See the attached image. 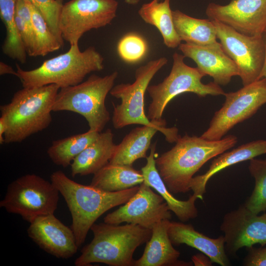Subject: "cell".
<instances>
[{"label":"cell","instance_id":"1","mask_svg":"<svg viewBox=\"0 0 266 266\" xmlns=\"http://www.w3.org/2000/svg\"><path fill=\"white\" fill-rule=\"evenodd\" d=\"M237 137L229 135L218 140L186 134L175 145L155 159L156 167L167 189L172 194L186 193L194 175L208 161L233 147Z\"/></svg>","mask_w":266,"mask_h":266},{"label":"cell","instance_id":"38","mask_svg":"<svg viewBox=\"0 0 266 266\" xmlns=\"http://www.w3.org/2000/svg\"><path fill=\"white\" fill-rule=\"evenodd\" d=\"M6 127L3 120L0 117V144L2 145L4 141V134L6 132Z\"/></svg>","mask_w":266,"mask_h":266},{"label":"cell","instance_id":"24","mask_svg":"<svg viewBox=\"0 0 266 266\" xmlns=\"http://www.w3.org/2000/svg\"><path fill=\"white\" fill-rule=\"evenodd\" d=\"M172 17L176 32L181 41L201 46L219 42L212 20L196 18L178 9L172 10Z\"/></svg>","mask_w":266,"mask_h":266},{"label":"cell","instance_id":"2","mask_svg":"<svg viewBox=\"0 0 266 266\" xmlns=\"http://www.w3.org/2000/svg\"><path fill=\"white\" fill-rule=\"evenodd\" d=\"M51 182L65 199L72 218L71 228L80 247L96 220L105 212L127 202L138 191L136 186L119 192H106L79 184L61 170L53 172Z\"/></svg>","mask_w":266,"mask_h":266},{"label":"cell","instance_id":"40","mask_svg":"<svg viewBox=\"0 0 266 266\" xmlns=\"http://www.w3.org/2000/svg\"><path fill=\"white\" fill-rule=\"evenodd\" d=\"M125 2L131 5H134L137 4L140 0H124Z\"/></svg>","mask_w":266,"mask_h":266},{"label":"cell","instance_id":"33","mask_svg":"<svg viewBox=\"0 0 266 266\" xmlns=\"http://www.w3.org/2000/svg\"><path fill=\"white\" fill-rule=\"evenodd\" d=\"M15 22L20 37L27 54L30 56L34 44V36L32 26L23 21L15 12Z\"/></svg>","mask_w":266,"mask_h":266},{"label":"cell","instance_id":"35","mask_svg":"<svg viewBox=\"0 0 266 266\" xmlns=\"http://www.w3.org/2000/svg\"><path fill=\"white\" fill-rule=\"evenodd\" d=\"M16 14L30 26H32V10L27 0H17Z\"/></svg>","mask_w":266,"mask_h":266},{"label":"cell","instance_id":"36","mask_svg":"<svg viewBox=\"0 0 266 266\" xmlns=\"http://www.w3.org/2000/svg\"><path fill=\"white\" fill-rule=\"evenodd\" d=\"M208 258L202 254H197L192 257V260L195 266H211L212 262Z\"/></svg>","mask_w":266,"mask_h":266},{"label":"cell","instance_id":"6","mask_svg":"<svg viewBox=\"0 0 266 266\" xmlns=\"http://www.w3.org/2000/svg\"><path fill=\"white\" fill-rule=\"evenodd\" d=\"M118 74L117 71L103 77L93 74L77 85L61 88L52 111H68L78 113L86 120L89 130L101 133L110 119L105 101Z\"/></svg>","mask_w":266,"mask_h":266},{"label":"cell","instance_id":"5","mask_svg":"<svg viewBox=\"0 0 266 266\" xmlns=\"http://www.w3.org/2000/svg\"><path fill=\"white\" fill-rule=\"evenodd\" d=\"M103 58L96 49L83 51L78 44L71 45L66 52L45 60L35 69L25 70L16 64L17 76L24 88L56 84L61 88L81 83L87 75L103 68Z\"/></svg>","mask_w":266,"mask_h":266},{"label":"cell","instance_id":"21","mask_svg":"<svg viewBox=\"0 0 266 266\" xmlns=\"http://www.w3.org/2000/svg\"><path fill=\"white\" fill-rule=\"evenodd\" d=\"M264 154H266V140H263L250 142L222 153L212 162L205 173L192 178L190 187L193 192V195L198 199L202 200L206 184L214 174L231 166Z\"/></svg>","mask_w":266,"mask_h":266},{"label":"cell","instance_id":"9","mask_svg":"<svg viewBox=\"0 0 266 266\" xmlns=\"http://www.w3.org/2000/svg\"><path fill=\"white\" fill-rule=\"evenodd\" d=\"M167 63L166 57L150 61L136 69L133 83H121L113 86L110 95L121 100L120 104H113L112 122L116 129L132 124H154L153 121L149 120L144 111V95L154 76Z\"/></svg>","mask_w":266,"mask_h":266},{"label":"cell","instance_id":"41","mask_svg":"<svg viewBox=\"0 0 266 266\" xmlns=\"http://www.w3.org/2000/svg\"><path fill=\"white\" fill-rule=\"evenodd\" d=\"M159 0V1H162V0Z\"/></svg>","mask_w":266,"mask_h":266},{"label":"cell","instance_id":"14","mask_svg":"<svg viewBox=\"0 0 266 266\" xmlns=\"http://www.w3.org/2000/svg\"><path fill=\"white\" fill-rule=\"evenodd\" d=\"M205 13L208 19L246 35L263 36L266 30V0H231L226 5L211 2Z\"/></svg>","mask_w":266,"mask_h":266},{"label":"cell","instance_id":"25","mask_svg":"<svg viewBox=\"0 0 266 266\" xmlns=\"http://www.w3.org/2000/svg\"><path fill=\"white\" fill-rule=\"evenodd\" d=\"M144 182L141 171L132 166L108 163L94 174L90 185L101 190L114 192L123 191Z\"/></svg>","mask_w":266,"mask_h":266},{"label":"cell","instance_id":"34","mask_svg":"<svg viewBox=\"0 0 266 266\" xmlns=\"http://www.w3.org/2000/svg\"><path fill=\"white\" fill-rule=\"evenodd\" d=\"M249 251L245 257L243 265L246 266H266V247L254 249L249 248Z\"/></svg>","mask_w":266,"mask_h":266},{"label":"cell","instance_id":"3","mask_svg":"<svg viewBox=\"0 0 266 266\" xmlns=\"http://www.w3.org/2000/svg\"><path fill=\"white\" fill-rule=\"evenodd\" d=\"M60 89L56 84L23 87L14 94L10 102L0 105V118L6 127L5 143L22 142L47 128L52 120V106Z\"/></svg>","mask_w":266,"mask_h":266},{"label":"cell","instance_id":"31","mask_svg":"<svg viewBox=\"0 0 266 266\" xmlns=\"http://www.w3.org/2000/svg\"><path fill=\"white\" fill-rule=\"evenodd\" d=\"M148 51L146 41L140 35L129 33L119 41L117 52L120 57L130 64L137 63L146 55Z\"/></svg>","mask_w":266,"mask_h":266},{"label":"cell","instance_id":"18","mask_svg":"<svg viewBox=\"0 0 266 266\" xmlns=\"http://www.w3.org/2000/svg\"><path fill=\"white\" fill-rule=\"evenodd\" d=\"M151 125H142L132 130L116 145L109 161L112 164L132 166L137 159L146 158V152L150 148L152 138L159 131L169 142H176L179 135L175 127L166 128V121H153Z\"/></svg>","mask_w":266,"mask_h":266},{"label":"cell","instance_id":"20","mask_svg":"<svg viewBox=\"0 0 266 266\" xmlns=\"http://www.w3.org/2000/svg\"><path fill=\"white\" fill-rule=\"evenodd\" d=\"M170 222L169 220H164L154 226L144 252L135 261L134 266L190 265L178 260L180 253L173 247L167 233Z\"/></svg>","mask_w":266,"mask_h":266},{"label":"cell","instance_id":"30","mask_svg":"<svg viewBox=\"0 0 266 266\" xmlns=\"http://www.w3.org/2000/svg\"><path fill=\"white\" fill-rule=\"evenodd\" d=\"M249 170L255 180V187L244 204L252 212L258 214L266 210V160H250Z\"/></svg>","mask_w":266,"mask_h":266},{"label":"cell","instance_id":"19","mask_svg":"<svg viewBox=\"0 0 266 266\" xmlns=\"http://www.w3.org/2000/svg\"><path fill=\"white\" fill-rule=\"evenodd\" d=\"M167 233L173 245L186 244L202 252L212 262L229 265L224 236L212 238L196 231L191 224L171 221Z\"/></svg>","mask_w":266,"mask_h":266},{"label":"cell","instance_id":"15","mask_svg":"<svg viewBox=\"0 0 266 266\" xmlns=\"http://www.w3.org/2000/svg\"><path fill=\"white\" fill-rule=\"evenodd\" d=\"M224 233L225 249L235 254L240 248L256 244H266V213H254L244 205L226 214L220 226Z\"/></svg>","mask_w":266,"mask_h":266},{"label":"cell","instance_id":"8","mask_svg":"<svg viewBox=\"0 0 266 266\" xmlns=\"http://www.w3.org/2000/svg\"><path fill=\"white\" fill-rule=\"evenodd\" d=\"M59 193L51 181L35 174H27L8 185L0 207L30 223L39 216L54 213Z\"/></svg>","mask_w":266,"mask_h":266},{"label":"cell","instance_id":"12","mask_svg":"<svg viewBox=\"0 0 266 266\" xmlns=\"http://www.w3.org/2000/svg\"><path fill=\"white\" fill-rule=\"evenodd\" d=\"M212 21L224 51L238 68L243 85L259 80L266 55L263 35H246L218 21Z\"/></svg>","mask_w":266,"mask_h":266},{"label":"cell","instance_id":"11","mask_svg":"<svg viewBox=\"0 0 266 266\" xmlns=\"http://www.w3.org/2000/svg\"><path fill=\"white\" fill-rule=\"evenodd\" d=\"M116 0H71L63 5L60 29L64 40L78 44L82 36L92 29L110 24L116 16Z\"/></svg>","mask_w":266,"mask_h":266},{"label":"cell","instance_id":"28","mask_svg":"<svg viewBox=\"0 0 266 266\" xmlns=\"http://www.w3.org/2000/svg\"><path fill=\"white\" fill-rule=\"evenodd\" d=\"M17 0H0V16L6 29L3 53L21 63L26 62L27 52L18 34L15 22Z\"/></svg>","mask_w":266,"mask_h":266},{"label":"cell","instance_id":"23","mask_svg":"<svg viewBox=\"0 0 266 266\" xmlns=\"http://www.w3.org/2000/svg\"><path fill=\"white\" fill-rule=\"evenodd\" d=\"M113 134L110 129L100 133L99 137L73 160L72 177L95 174L109 163L116 148Z\"/></svg>","mask_w":266,"mask_h":266},{"label":"cell","instance_id":"37","mask_svg":"<svg viewBox=\"0 0 266 266\" xmlns=\"http://www.w3.org/2000/svg\"><path fill=\"white\" fill-rule=\"evenodd\" d=\"M0 75L12 74L17 76L16 71H15L11 66L1 61L0 62Z\"/></svg>","mask_w":266,"mask_h":266},{"label":"cell","instance_id":"29","mask_svg":"<svg viewBox=\"0 0 266 266\" xmlns=\"http://www.w3.org/2000/svg\"><path fill=\"white\" fill-rule=\"evenodd\" d=\"M30 3L32 10V25L34 36V44L30 56H44L59 50L63 45L50 30L39 11Z\"/></svg>","mask_w":266,"mask_h":266},{"label":"cell","instance_id":"42","mask_svg":"<svg viewBox=\"0 0 266 266\" xmlns=\"http://www.w3.org/2000/svg\"><path fill=\"white\" fill-rule=\"evenodd\" d=\"M265 33H266V31H265Z\"/></svg>","mask_w":266,"mask_h":266},{"label":"cell","instance_id":"10","mask_svg":"<svg viewBox=\"0 0 266 266\" xmlns=\"http://www.w3.org/2000/svg\"><path fill=\"white\" fill-rule=\"evenodd\" d=\"M225 101L201 137L218 140L235 125L248 119L266 103V79L257 80L238 90L225 93Z\"/></svg>","mask_w":266,"mask_h":266},{"label":"cell","instance_id":"32","mask_svg":"<svg viewBox=\"0 0 266 266\" xmlns=\"http://www.w3.org/2000/svg\"><path fill=\"white\" fill-rule=\"evenodd\" d=\"M40 12L51 32L64 45L60 29V18L63 4L58 0H27Z\"/></svg>","mask_w":266,"mask_h":266},{"label":"cell","instance_id":"16","mask_svg":"<svg viewBox=\"0 0 266 266\" xmlns=\"http://www.w3.org/2000/svg\"><path fill=\"white\" fill-rule=\"evenodd\" d=\"M28 236L41 249L60 259L72 257L79 248L71 228L54 214L41 216L30 223Z\"/></svg>","mask_w":266,"mask_h":266},{"label":"cell","instance_id":"26","mask_svg":"<svg viewBox=\"0 0 266 266\" xmlns=\"http://www.w3.org/2000/svg\"><path fill=\"white\" fill-rule=\"evenodd\" d=\"M138 14L145 23L155 26L159 30L166 46L174 48L181 44V41L174 27L170 0H152L142 4Z\"/></svg>","mask_w":266,"mask_h":266},{"label":"cell","instance_id":"17","mask_svg":"<svg viewBox=\"0 0 266 266\" xmlns=\"http://www.w3.org/2000/svg\"><path fill=\"white\" fill-rule=\"evenodd\" d=\"M179 50L185 57L193 60L197 67L206 75L213 78L219 85H226L234 76H239L235 63L224 51L220 43L208 45L181 43Z\"/></svg>","mask_w":266,"mask_h":266},{"label":"cell","instance_id":"22","mask_svg":"<svg viewBox=\"0 0 266 266\" xmlns=\"http://www.w3.org/2000/svg\"><path fill=\"white\" fill-rule=\"evenodd\" d=\"M156 142L150 146L149 155L146 157L147 163L141 171L144 178V183L155 189L167 203L169 210L173 212L182 222H186L196 218L198 210L195 205L198 199L192 195L187 200H178L173 197L167 189L156 166L155 153Z\"/></svg>","mask_w":266,"mask_h":266},{"label":"cell","instance_id":"27","mask_svg":"<svg viewBox=\"0 0 266 266\" xmlns=\"http://www.w3.org/2000/svg\"><path fill=\"white\" fill-rule=\"evenodd\" d=\"M100 133L88 130L85 133L54 140L47 149V155L54 164L66 167L99 137Z\"/></svg>","mask_w":266,"mask_h":266},{"label":"cell","instance_id":"7","mask_svg":"<svg viewBox=\"0 0 266 266\" xmlns=\"http://www.w3.org/2000/svg\"><path fill=\"white\" fill-rule=\"evenodd\" d=\"M173 64L169 75L157 84L148 86L147 91L151 99L147 116L150 121H161L164 110L169 102L178 95L191 92L199 97L207 95H224L225 93L214 82L203 84L201 79L206 75L197 67L186 65L185 57L174 53Z\"/></svg>","mask_w":266,"mask_h":266},{"label":"cell","instance_id":"39","mask_svg":"<svg viewBox=\"0 0 266 266\" xmlns=\"http://www.w3.org/2000/svg\"><path fill=\"white\" fill-rule=\"evenodd\" d=\"M264 39L266 47V55L264 61V63L260 75L259 79L264 78L266 79V33H265L263 34Z\"/></svg>","mask_w":266,"mask_h":266},{"label":"cell","instance_id":"4","mask_svg":"<svg viewBox=\"0 0 266 266\" xmlns=\"http://www.w3.org/2000/svg\"><path fill=\"white\" fill-rule=\"evenodd\" d=\"M94 237L81 250L75 266H88L100 263L111 266H134L133 254L140 245L146 243L152 230L139 225L105 223L94 224L91 228Z\"/></svg>","mask_w":266,"mask_h":266},{"label":"cell","instance_id":"13","mask_svg":"<svg viewBox=\"0 0 266 266\" xmlns=\"http://www.w3.org/2000/svg\"><path fill=\"white\" fill-rule=\"evenodd\" d=\"M171 218L170 210L163 197L143 182L124 205L107 214L103 220L107 224L120 225L126 222L152 230L156 224Z\"/></svg>","mask_w":266,"mask_h":266}]
</instances>
